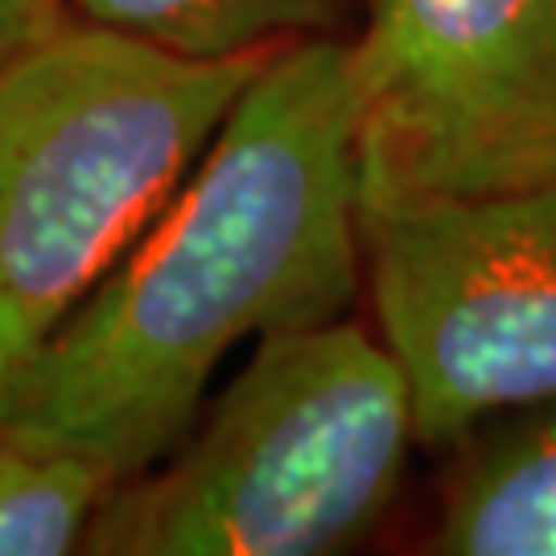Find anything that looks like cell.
<instances>
[{
    "label": "cell",
    "mask_w": 556,
    "mask_h": 556,
    "mask_svg": "<svg viewBox=\"0 0 556 556\" xmlns=\"http://www.w3.org/2000/svg\"><path fill=\"white\" fill-rule=\"evenodd\" d=\"M363 71L346 38L280 46L157 223L4 392V429L144 475L243 338L338 321L358 298Z\"/></svg>",
    "instance_id": "obj_1"
},
{
    "label": "cell",
    "mask_w": 556,
    "mask_h": 556,
    "mask_svg": "<svg viewBox=\"0 0 556 556\" xmlns=\"http://www.w3.org/2000/svg\"><path fill=\"white\" fill-rule=\"evenodd\" d=\"M273 54L186 59L66 21L0 66V400L174 202Z\"/></svg>",
    "instance_id": "obj_2"
},
{
    "label": "cell",
    "mask_w": 556,
    "mask_h": 556,
    "mask_svg": "<svg viewBox=\"0 0 556 556\" xmlns=\"http://www.w3.org/2000/svg\"><path fill=\"white\" fill-rule=\"evenodd\" d=\"M413 445V396L383 338L346 318L268 334L199 438L112 491L83 553H346L392 511Z\"/></svg>",
    "instance_id": "obj_3"
},
{
    "label": "cell",
    "mask_w": 556,
    "mask_h": 556,
    "mask_svg": "<svg viewBox=\"0 0 556 556\" xmlns=\"http://www.w3.org/2000/svg\"><path fill=\"white\" fill-rule=\"evenodd\" d=\"M358 231L417 445L556 400V186L358 199Z\"/></svg>",
    "instance_id": "obj_4"
},
{
    "label": "cell",
    "mask_w": 556,
    "mask_h": 556,
    "mask_svg": "<svg viewBox=\"0 0 556 556\" xmlns=\"http://www.w3.org/2000/svg\"><path fill=\"white\" fill-rule=\"evenodd\" d=\"M358 199L556 186V0H367Z\"/></svg>",
    "instance_id": "obj_5"
},
{
    "label": "cell",
    "mask_w": 556,
    "mask_h": 556,
    "mask_svg": "<svg viewBox=\"0 0 556 556\" xmlns=\"http://www.w3.org/2000/svg\"><path fill=\"white\" fill-rule=\"evenodd\" d=\"M441 556H556V400L457 441L433 536Z\"/></svg>",
    "instance_id": "obj_6"
},
{
    "label": "cell",
    "mask_w": 556,
    "mask_h": 556,
    "mask_svg": "<svg viewBox=\"0 0 556 556\" xmlns=\"http://www.w3.org/2000/svg\"><path fill=\"white\" fill-rule=\"evenodd\" d=\"M75 21L186 59H236L289 41L334 38L358 0H66Z\"/></svg>",
    "instance_id": "obj_7"
},
{
    "label": "cell",
    "mask_w": 556,
    "mask_h": 556,
    "mask_svg": "<svg viewBox=\"0 0 556 556\" xmlns=\"http://www.w3.org/2000/svg\"><path fill=\"white\" fill-rule=\"evenodd\" d=\"M119 482L103 457L0 429V556L83 553Z\"/></svg>",
    "instance_id": "obj_8"
},
{
    "label": "cell",
    "mask_w": 556,
    "mask_h": 556,
    "mask_svg": "<svg viewBox=\"0 0 556 556\" xmlns=\"http://www.w3.org/2000/svg\"><path fill=\"white\" fill-rule=\"evenodd\" d=\"M66 21V0H0V66Z\"/></svg>",
    "instance_id": "obj_9"
},
{
    "label": "cell",
    "mask_w": 556,
    "mask_h": 556,
    "mask_svg": "<svg viewBox=\"0 0 556 556\" xmlns=\"http://www.w3.org/2000/svg\"><path fill=\"white\" fill-rule=\"evenodd\" d=\"M4 417H9V404L0 400V429H4Z\"/></svg>",
    "instance_id": "obj_10"
}]
</instances>
